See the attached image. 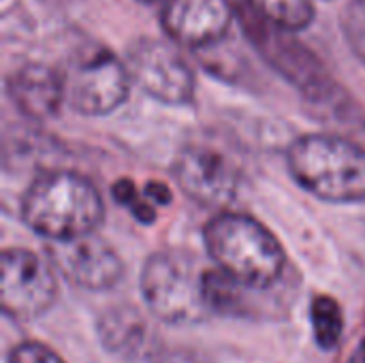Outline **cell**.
Masks as SVG:
<instances>
[{
  "mask_svg": "<svg viewBox=\"0 0 365 363\" xmlns=\"http://www.w3.org/2000/svg\"><path fill=\"white\" fill-rule=\"evenodd\" d=\"M139 2H143V4H156V2H163V0H139Z\"/></svg>",
  "mask_w": 365,
  "mask_h": 363,
  "instance_id": "19",
  "label": "cell"
},
{
  "mask_svg": "<svg viewBox=\"0 0 365 363\" xmlns=\"http://www.w3.org/2000/svg\"><path fill=\"white\" fill-rule=\"evenodd\" d=\"M229 0H163L160 24L167 36L186 47H210L231 28Z\"/></svg>",
  "mask_w": 365,
  "mask_h": 363,
  "instance_id": "9",
  "label": "cell"
},
{
  "mask_svg": "<svg viewBox=\"0 0 365 363\" xmlns=\"http://www.w3.org/2000/svg\"><path fill=\"white\" fill-rule=\"evenodd\" d=\"M58 300L56 267L26 250L6 248L0 257V306L6 319L28 323L47 315Z\"/></svg>",
  "mask_w": 365,
  "mask_h": 363,
  "instance_id": "5",
  "label": "cell"
},
{
  "mask_svg": "<svg viewBox=\"0 0 365 363\" xmlns=\"http://www.w3.org/2000/svg\"><path fill=\"white\" fill-rule=\"evenodd\" d=\"M113 197H115L120 203L128 205V208L133 210V214H135L139 220L152 223V220L156 218L154 210H152L145 201H141V199L137 197V190H135V186H133L128 180H122V182H118V184L113 186Z\"/></svg>",
  "mask_w": 365,
  "mask_h": 363,
  "instance_id": "17",
  "label": "cell"
},
{
  "mask_svg": "<svg viewBox=\"0 0 365 363\" xmlns=\"http://www.w3.org/2000/svg\"><path fill=\"white\" fill-rule=\"evenodd\" d=\"M289 169L297 184L331 203L365 201V150L334 137L308 135L289 148Z\"/></svg>",
  "mask_w": 365,
  "mask_h": 363,
  "instance_id": "3",
  "label": "cell"
},
{
  "mask_svg": "<svg viewBox=\"0 0 365 363\" xmlns=\"http://www.w3.org/2000/svg\"><path fill=\"white\" fill-rule=\"evenodd\" d=\"M47 257L68 282L92 293L111 291L124 278L120 255L94 233L49 242Z\"/></svg>",
  "mask_w": 365,
  "mask_h": 363,
  "instance_id": "8",
  "label": "cell"
},
{
  "mask_svg": "<svg viewBox=\"0 0 365 363\" xmlns=\"http://www.w3.org/2000/svg\"><path fill=\"white\" fill-rule=\"evenodd\" d=\"M145 195L150 199H154V203H160V205H165V203L171 201V193H169V188L165 184H148Z\"/></svg>",
  "mask_w": 365,
  "mask_h": 363,
  "instance_id": "18",
  "label": "cell"
},
{
  "mask_svg": "<svg viewBox=\"0 0 365 363\" xmlns=\"http://www.w3.org/2000/svg\"><path fill=\"white\" fill-rule=\"evenodd\" d=\"M103 216L98 190L81 175L66 171L36 178L21 197V220L49 242L94 233Z\"/></svg>",
  "mask_w": 365,
  "mask_h": 363,
  "instance_id": "2",
  "label": "cell"
},
{
  "mask_svg": "<svg viewBox=\"0 0 365 363\" xmlns=\"http://www.w3.org/2000/svg\"><path fill=\"white\" fill-rule=\"evenodd\" d=\"M173 173L182 190L199 203H227L237 186L233 167L220 154L201 148L182 152Z\"/></svg>",
  "mask_w": 365,
  "mask_h": 363,
  "instance_id": "10",
  "label": "cell"
},
{
  "mask_svg": "<svg viewBox=\"0 0 365 363\" xmlns=\"http://www.w3.org/2000/svg\"><path fill=\"white\" fill-rule=\"evenodd\" d=\"M203 240L216 267L250 289L267 291L284 272V248L265 225L246 214H218L207 223Z\"/></svg>",
  "mask_w": 365,
  "mask_h": 363,
  "instance_id": "1",
  "label": "cell"
},
{
  "mask_svg": "<svg viewBox=\"0 0 365 363\" xmlns=\"http://www.w3.org/2000/svg\"><path fill=\"white\" fill-rule=\"evenodd\" d=\"M139 289L148 310L171 327L199 325L212 312L203 291V274L195 270L190 259L175 252L148 257Z\"/></svg>",
  "mask_w": 365,
  "mask_h": 363,
  "instance_id": "4",
  "label": "cell"
},
{
  "mask_svg": "<svg viewBox=\"0 0 365 363\" xmlns=\"http://www.w3.org/2000/svg\"><path fill=\"white\" fill-rule=\"evenodd\" d=\"M130 73L109 51L86 53L64 75L66 101L83 116H107L118 109L130 92Z\"/></svg>",
  "mask_w": 365,
  "mask_h": 363,
  "instance_id": "6",
  "label": "cell"
},
{
  "mask_svg": "<svg viewBox=\"0 0 365 363\" xmlns=\"http://www.w3.org/2000/svg\"><path fill=\"white\" fill-rule=\"evenodd\" d=\"M248 6L267 24L284 32H297L312 24V0H246Z\"/></svg>",
  "mask_w": 365,
  "mask_h": 363,
  "instance_id": "13",
  "label": "cell"
},
{
  "mask_svg": "<svg viewBox=\"0 0 365 363\" xmlns=\"http://www.w3.org/2000/svg\"><path fill=\"white\" fill-rule=\"evenodd\" d=\"M96 329H98L101 344L111 353L130 351L139 347V342L143 340V323L139 315L126 308H115L103 315L98 319Z\"/></svg>",
  "mask_w": 365,
  "mask_h": 363,
  "instance_id": "12",
  "label": "cell"
},
{
  "mask_svg": "<svg viewBox=\"0 0 365 363\" xmlns=\"http://www.w3.org/2000/svg\"><path fill=\"white\" fill-rule=\"evenodd\" d=\"M310 323L314 342L323 351H336L344 336V312L336 297L317 295L310 304Z\"/></svg>",
  "mask_w": 365,
  "mask_h": 363,
  "instance_id": "14",
  "label": "cell"
},
{
  "mask_svg": "<svg viewBox=\"0 0 365 363\" xmlns=\"http://www.w3.org/2000/svg\"><path fill=\"white\" fill-rule=\"evenodd\" d=\"M9 96L24 116L45 120L66 101L64 75L43 64L21 66L9 79Z\"/></svg>",
  "mask_w": 365,
  "mask_h": 363,
  "instance_id": "11",
  "label": "cell"
},
{
  "mask_svg": "<svg viewBox=\"0 0 365 363\" xmlns=\"http://www.w3.org/2000/svg\"><path fill=\"white\" fill-rule=\"evenodd\" d=\"M342 30L353 53L365 64V0H351L342 13Z\"/></svg>",
  "mask_w": 365,
  "mask_h": 363,
  "instance_id": "15",
  "label": "cell"
},
{
  "mask_svg": "<svg viewBox=\"0 0 365 363\" xmlns=\"http://www.w3.org/2000/svg\"><path fill=\"white\" fill-rule=\"evenodd\" d=\"M6 363H66L53 349H49L43 342L36 340H24L15 344L9 355Z\"/></svg>",
  "mask_w": 365,
  "mask_h": 363,
  "instance_id": "16",
  "label": "cell"
},
{
  "mask_svg": "<svg viewBox=\"0 0 365 363\" xmlns=\"http://www.w3.org/2000/svg\"><path fill=\"white\" fill-rule=\"evenodd\" d=\"M130 79L167 105H186L195 94V75L178 49L165 41L139 39L126 53Z\"/></svg>",
  "mask_w": 365,
  "mask_h": 363,
  "instance_id": "7",
  "label": "cell"
}]
</instances>
